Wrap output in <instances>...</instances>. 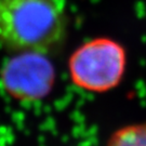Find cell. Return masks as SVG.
<instances>
[{
    "mask_svg": "<svg viewBox=\"0 0 146 146\" xmlns=\"http://www.w3.org/2000/svg\"><path fill=\"white\" fill-rule=\"evenodd\" d=\"M107 146H146V122L120 129L111 135Z\"/></svg>",
    "mask_w": 146,
    "mask_h": 146,
    "instance_id": "4",
    "label": "cell"
},
{
    "mask_svg": "<svg viewBox=\"0 0 146 146\" xmlns=\"http://www.w3.org/2000/svg\"><path fill=\"white\" fill-rule=\"evenodd\" d=\"M64 0H0V41L20 52L46 53L66 31Z\"/></svg>",
    "mask_w": 146,
    "mask_h": 146,
    "instance_id": "1",
    "label": "cell"
},
{
    "mask_svg": "<svg viewBox=\"0 0 146 146\" xmlns=\"http://www.w3.org/2000/svg\"><path fill=\"white\" fill-rule=\"evenodd\" d=\"M42 53L23 52L11 60L2 70L7 91L15 99L34 101L50 91L54 70Z\"/></svg>",
    "mask_w": 146,
    "mask_h": 146,
    "instance_id": "3",
    "label": "cell"
},
{
    "mask_svg": "<svg viewBox=\"0 0 146 146\" xmlns=\"http://www.w3.org/2000/svg\"><path fill=\"white\" fill-rule=\"evenodd\" d=\"M73 82L93 92L115 88L125 67V51L118 42L96 38L84 43L73 53L68 62Z\"/></svg>",
    "mask_w": 146,
    "mask_h": 146,
    "instance_id": "2",
    "label": "cell"
}]
</instances>
